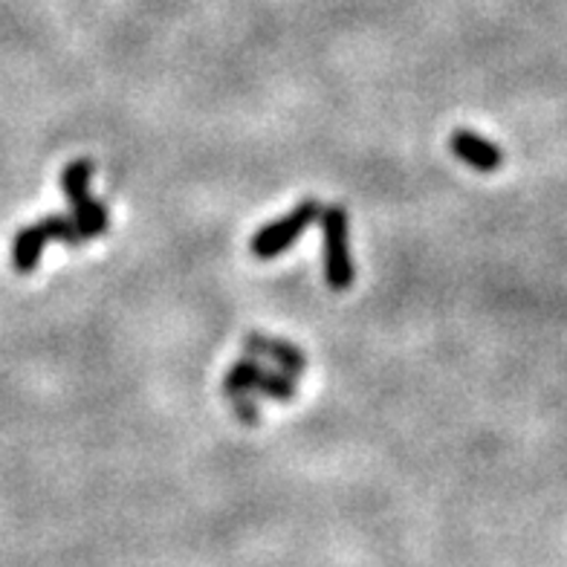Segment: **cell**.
Returning a JSON list of instances; mask_svg holds the SVG:
<instances>
[{
    "mask_svg": "<svg viewBox=\"0 0 567 567\" xmlns=\"http://www.w3.org/2000/svg\"><path fill=\"white\" fill-rule=\"evenodd\" d=\"M321 238H324V281L333 292H344L353 284L351 247H348V212L342 206L321 209Z\"/></svg>",
    "mask_w": 567,
    "mask_h": 567,
    "instance_id": "cell-1",
    "label": "cell"
},
{
    "mask_svg": "<svg viewBox=\"0 0 567 567\" xmlns=\"http://www.w3.org/2000/svg\"><path fill=\"white\" fill-rule=\"evenodd\" d=\"M44 247L47 240L41 235V229L35 224L23 226L16 235V244H12V267H16V272H21V276L32 272L38 267V261H41Z\"/></svg>",
    "mask_w": 567,
    "mask_h": 567,
    "instance_id": "cell-6",
    "label": "cell"
},
{
    "mask_svg": "<svg viewBox=\"0 0 567 567\" xmlns=\"http://www.w3.org/2000/svg\"><path fill=\"white\" fill-rule=\"evenodd\" d=\"M261 394L276 403H290L296 396V382L290 373L272 371L258 359H238L224 377V394Z\"/></svg>",
    "mask_w": 567,
    "mask_h": 567,
    "instance_id": "cell-2",
    "label": "cell"
},
{
    "mask_svg": "<svg viewBox=\"0 0 567 567\" xmlns=\"http://www.w3.org/2000/svg\"><path fill=\"white\" fill-rule=\"evenodd\" d=\"M321 217V206L316 200H305L299 203L290 215L278 217L272 224H267L264 229H258L252 235V249L255 258H261V261H269V258H276V255L287 252V249L296 244V240L305 235V229L310 224H316Z\"/></svg>",
    "mask_w": 567,
    "mask_h": 567,
    "instance_id": "cell-3",
    "label": "cell"
},
{
    "mask_svg": "<svg viewBox=\"0 0 567 567\" xmlns=\"http://www.w3.org/2000/svg\"><path fill=\"white\" fill-rule=\"evenodd\" d=\"M35 226L41 229L47 244H68V247H79V244H84L82 229H79L73 217L68 215H50Z\"/></svg>",
    "mask_w": 567,
    "mask_h": 567,
    "instance_id": "cell-7",
    "label": "cell"
},
{
    "mask_svg": "<svg viewBox=\"0 0 567 567\" xmlns=\"http://www.w3.org/2000/svg\"><path fill=\"white\" fill-rule=\"evenodd\" d=\"M226 400H229V405L235 409L240 423H247V425L261 423V409H258V403H255L249 394H238V391H235V394H226Z\"/></svg>",
    "mask_w": 567,
    "mask_h": 567,
    "instance_id": "cell-8",
    "label": "cell"
},
{
    "mask_svg": "<svg viewBox=\"0 0 567 567\" xmlns=\"http://www.w3.org/2000/svg\"><path fill=\"white\" fill-rule=\"evenodd\" d=\"M244 348H247L249 353H255V357L272 359L278 365V371L290 373L292 380H296L299 373H305L307 368L305 353H301L292 342H284V339H269L261 337V333H249V337L244 339Z\"/></svg>",
    "mask_w": 567,
    "mask_h": 567,
    "instance_id": "cell-5",
    "label": "cell"
},
{
    "mask_svg": "<svg viewBox=\"0 0 567 567\" xmlns=\"http://www.w3.org/2000/svg\"><path fill=\"white\" fill-rule=\"evenodd\" d=\"M449 148H452V154H455L461 163L472 165L475 172L493 174L504 165V154H501L498 145L484 140V136L472 134V131H455L452 140H449Z\"/></svg>",
    "mask_w": 567,
    "mask_h": 567,
    "instance_id": "cell-4",
    "label": "cell"
}]
</instances>
